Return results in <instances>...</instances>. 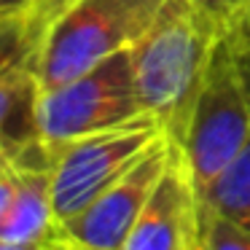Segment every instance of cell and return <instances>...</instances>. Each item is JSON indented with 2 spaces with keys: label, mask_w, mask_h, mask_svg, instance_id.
<instances>
[{
  "label": "cell",
  "mask_w": 250,
  "mask_h": 250,
  "mask_svg": "<svg viewBox=\"0 0 250 250\" xmlns=\"http://www.w3.org/2000/svg\"><path fill=\"white\" fill-rule=\"evenodd\" d=\"M191 3L221 35L239 27L250 17V0H191Z\"/></svg>",
  "instance_id": "cell-13"
},
{
  "label": "cell",
  "mask_w": 250,
  "mask_h": 250,
  "mask_svg": "<svg viewBox=\"0 0 250 250\" xmlns=\"http://www.w3.org/2000/svg\"><path fill=\"white\" fill-rule=\"evenodd\" d=\"M143 113L148 110L137 89L129 49L105 57L60 86L43 89L38 103L41 135L54 146L126 124Z\"/></svg>",
  "instance_id": "cell-4"
},
{
  "label": "cell",
  "mask_w": 250,
  "mask_h": 250,
  "mask_svg": "<svg viewBox=\"0 0 250 250\" xmlns=\"http://www.w3.org/2000/svg\"><path fill=\"white\" fill-rule=\"evenodd\" d=\"M205 250H250V231L226 218L223 212L205 207Z\"/></svg>",
  "instance_id": "cell-12"
},
{
  "label": "cell",
  "mask_w": 250,
  "mask_h": 250,
  "mask_svg": "<svg viewBox=\"0 0 250 250\" xmlns=\"http://www.w3.org/2000/svg\"><path fill=\"white\" fill-rule=\"evenodd\" d=\"M164 135L162 121L153 113H143L126 124L57 146L51 191L62 226L124 178Z\"/></svg>",
  "instance_id": "cell-5"
},
{
  "label": "cell",
  "mask_w": 250,
  "mask_h": 250,
  "mask_svg": "<svg viewBox=\"0 0 250 250\" xmlns=\"http://www.w3.org/2000/svg\"><path fill=\"white\" fill-rule=\"evenodd\" d=\"M175 151V140L164 135L124 178L100 194L86 210L65 223V234L92 250H121L148 205L156 183L162 180Z\"/></svg>",
  "instance_id": "cell-6"
},
{
  "label": "cell",
  "mask_w": 250,
  "mask_h": 250,
  "mask_svg": "<svg viewBox=\"0 0 250 250\" xmlns=\"http://www.w3.org/2000/svg\"><path fill=\"white\" fill-rule=\"evenodd\" d=\"M78 0H30L24 8L0 17V70H35L49 35Z\"/></svg>",
  "instance_id": "cell-9"
},
{
  "label": "cell",
  "mask_w": 250,
  "mask_h": 250,
  "mask_svg": "<svg viewBox=\"0 0 250 250\" xmlns=\"http://www.w3.org/2000/svg\"><path fill=\"white\" fill-rule=\"evenodd\" d=\"M250 140V35L223 33L207 65L186 137L178 143L199 194L237 159Z\"/></svg>",
  "instance_id": "cell-2"
},
{
  "label": "cell",
  "mask_w": 250,
  "mask_h": 250,
  "mask_svg": "<svg viewBox=\"0 0 250 250\" xmlns=\"http://www.w3.org/2000/svg\"><path fill=\"white\" fill-rule=\"evenodd\" d=\"M239 27H242V30H245V33H248V35H250V17H248V19H245V22H242V24H239Z\"/></svg>",
  "instance_id": "cell-17"
},
{
  "label": "cell",
  "mask_w": 250,
  "mask_h": 250,
  "mask_svg": "<svg viewBox=\"0 0 250 250\" xmlns=\"http://www.w3.org/2000/svg\"><path fill=\"white\" fill-rule=\"evenodd\" d=\"M218 38L191 0H167L148 33L129 46L143 105L175 143L186 137Z\"/></svg>",
  "instance_id": "cell-1"
},
{
  "label": "cell",
  "mask_w": 250,
  "mask_h": 250,
  "mask_svg": "<svg viewBox=\"0 0 250 250\" xmlns=\"http://www.w3.org/2000/svg\"><path fill=\"white\" fill-rule=\"evenodd\" d=\"M205 207L223 212L250 231V140L202 196Z\"/></svg>",
  "instance_id": "cell-11"
},
{
  "label": "cell",
  "mask_w": 250,
  "mask_h": 250,
  "mask_svg": "<svg viewBox=\"0 0 250 250\" xmlns=\"http://www.w3.org/2000/svg\"><path fill=\"white\" fill-rule=\"evenodd\" d=\"M30 0H0V17L3 14H14V11H19V8H24Z\"/></svg>",
  "instance_id": "cell-15"
},
{
  "label": "cell",
  "mask_w": 250,
  "mask_h": 250,
  "mask_svg": "<svg viewBox=\"0 0 250 250\" xmlns=\"http://www.w3.org/2000/svg\"><path fill=\"white\" fill-rule=\"evenodd\" d=\"M57 242H0V250H54Z\"/></svg>",
  "instance_id": "cell-14"
},
{
  "label": "cell",
  "mask_w": 250,
  "mask_h": 250,
  "mask_svg": "<svg viewBox=\"0 0 250 250\" xmlns=\"http://www.w3.org/2000/svg\"><path fill=\"white\" fill-rule=\"evenodd\" d=\"M17 196L6 212H0V242H57L67 237L54 210V191H51L54 172L51 169H17Z\"/></svg>",
  "instance_id": "cell-8"
},
{
  "label": "cell",
  "mask_w": 250,
  "mask_h": 250,
  "mask_svg": "<svg viewBox=\"0 0 250 250\" xmlns=\"http://www.w3.org/2000/svg\"><path fill=\"white\" fill-rule=\"evenodd\" d=\"M164 6L167 0H78L41 51L35 67L41 86L54 89L105 57L129 49L148 33Z\"/></svg>",
  "instance_id": "cell-3"
},
{
  "label": "cell",
  "mask_w": 250,
  "mask_h": 250,
  "mask_svg": "<svg viewBox=\"0 0 250 250\" xmlns=\"http://www.w3.org/2000/svg\"><path fill=\"white\" fill-rule=\"evenodd\" d=\"M202 250H205V248H202Z\"/></svg>",
  "instance_id": "cell-18"
},
{
  "label": "cell",
  "mask_w": 250,
  "mask_h": 250,
  "mask_svg": "<svg viewBox=\"0 0 250 250\" xmlns=\"http://www.w3.org/2000/svg\"><path fill=\"white\" fill-rule=\"evenodd\" d=\"M41 86L35 70H0V156H14L24 146L43 140L38 121Z\"/></svg>",
  "instance_id": "cell-10"
},
{
  "label": "cell",
  "mask_w": 250,
  "mask_h": 250,
  "mask_svg": "<svg viewBox=\"0 0 250 250\" xmlns=\"http://www.w3.org/2000/svg\"><path fill=\"white\" fill-rule=\"evenodd\" d=\"M54 250H92V248H86V245L76 242V239H70V237H62L60 242L54 245Z\"/></svg>",
  "instance_id": "cell-16"
},
{
  "label": "cell",
  "mask_w": 250,
  "mask_h": 250,
  "mask_svg": "<svg viewBox=\"0 0 250 250\" xmlns=\"http://www.w3.org/2000/svg\"><path fill=\"white\" fill-rule=\"evenodd\" d=\"M205 202L175 143L172 159L121 250H202Z\"/></svg>",
  "instance_id": "cell-7"
}]
</instances>
